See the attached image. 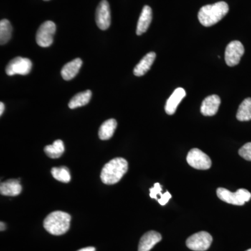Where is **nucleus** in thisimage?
<instances>
[{"label": "nucleus", "mask_w": 251, "mask_h": 251, "mask_svg": "<svg viewBox=\"0 0 251 251\" xmlns=\"http://www.w3.org/2000/svg\"><path fill=\"white\" fill-rule=\"evenodd\" d=\"M228 11V4L225 1L206 5L200 9L198 20L204 27H211L221 21Z\"/></svg>", "instance_id": "nucleus-1"}, {"label": "nucleus", "mask_w": 251, "mask_h": 251, "mask_svg": "<svg viewBox=\"0 0 251 251\" xmlns=\"http://www.w3.org/2000/svg\"><path fill=\"white\" fill-rule=\"evenodd\" d=\"M128 162L123 158H115L104 166L100 179L105 184H117L128 171Z\"/></svg>", "instance_id": "nucleus-2"}, {"label": "nucleus", "mask_w": 251, "mask_h": 251, "mask_svg": "<svg viewBox=\"0 0 251 251\" xmlns=\"http://www.w3.org/2000/svg\"><path fill=\"white\" fill-rule=\"evenodd\" d=\"M71 220L72 217L67 213L61 211H53L44 220V227L52 235H62L70 228Z\"/></svg>", "instance_id": "nucleus-3"}, {"label": "nucleus", "mask_w": 251, "mask_h": 251, "mask_svg": "<svg viewBox=\"0 0 251 251\" xmlns=\"http://www.w3.org/2000/svg\"><path fill=\"white\" fill-rule=\"evenodd\" d=\"M220 200L228 204L242 206L249 202L251 198V193L247 189L240 188L237 192L232 193L224 188H219L216 191Z\"/></svg>", "instance_id": "nucleus-4"}, {"label": "nucleus", "mask_w": 251, "mask_h": 251, "mask_svg": "<svg viewBox=\"0 0 251 251\" xmlns=\"http://www.w3.org/2000/svg\"><path fill=\"white\" fill-rule=\"evenodd\" d=\"M55 32L56 25L52 21H48L43 23L36 33V41L38 45L43 48L52 45Z\"/></svg>", "instance_id": "nucleus-5"}, {"label": "nucleus", "mask_w": 251, "mask_h": 251, "mask_svg": "<svg viewBox=\"0 0 251 251\" xmlns=\"http://www.w3.org/2000/svg\"><path fill=\"white\" fill-rule=\"evenodd\" d=\"M212 240L210 234L202 231L188 237L186 240V246L191 250L205 251L210 247Z\"/></svg>", "instance_id": "nucleus-6"}, {"label": "nucleus", "mask_w": 251, "mask_h": 251, "mask_svg": "<svg viewBox=\"0 0 251 251\" xmlns=\"http://www.w3.org/2000/svg\"><path fill=\"white\" fill-rule=\"evenodd\" d=\"M188 165L198 170H208L211 168L210 158L199 149H192L186 157Z\"/></svg>", "instance_id": "nucleus-7"}, {"label": "nucleus", "mask_w": 251, "mask_h": 251, "mask_svg": "<svg viewBox=\"0 0 251 251\" xmlns=\"http://www.w3.org/2000/svg\"><path fill=\"white\" fill-rule=\"evenodd\" d=\"M32 67L30 59L18 57L13 59L6 68V73L9 76L14 75H25L29 74Z\"/></svg>", "instance_id": "nucleus-8"}, {"label": "nucleus", "mask_w": 251, "mask_h": 251, "mask_svg": "<svg viewBox=\"0 0 251 251\" xmlns=\"http://www.w3.org/2000/svg\"><path fill=\"white\" fill-rule=\"evenodd\" d=\"M245 50L240 41H233L227 46L225 52V60L229 67H234L239 64L244 55Z\"/></svg>", "instance_id": "nucleus-9"}, {"label": "nucleus", "mask_w": 251, "mask_h": 251, "mask_svg": "<svg viewBox=\"0 0 251 251\" xmlns=\"http://www.w3.org/2000/svg\"><path fill=\"white\" fill-rule=\"evenodd\" d=\"M96 23L99 29L102 30H106L110 26L111 16L110 5L106 0H102L99 3L96 12Z\"/></svg>", "instance_id": "nucleus-10"}, {"label": "nucleus", "mask_w": 251, "mask_h": 251, "mask_svg": "<svg viewBox=\"0 0 251 251\" xmlns=\"http://www.w3.org/2000/svg\"><path fill=\"white\" fill-rule=\"evenodd\" d=\"M221 99L218 95L209 96L203 100L201 112L204 116L211 117L215 115L221 105Z\"/></svg>", "instance_id": "nucleus-11"}, {"label": "nucleus", "mask_w": 251, "mask_h": 251, "mask_svg": "<svg viewBox=\"0 0 251 251\" xmlns=\"http://www.w3.org/2000/svg\"><path fill=\"white\" fill-rule=\"evenodd\" d=\"M161 234L156 231H150L144 234L140 239L138 251H150L153 247L161 242Z\"/></svg>", "instance_id": "nucleus-12"}, {"label": "nucleus", "mask_w": 251, "mask_h": 251, "mask_svg": "<svg viewBox=\"0 0 251 251\" xmlns=\"http://www.w3.org/2000/svg\"><path fill=\"white\" fill-rule=\"evenodd\" d=\"M186 91L184 89L181 87L176 89L167 100L166 107H165L166 113L169 115H174L178 105L186 97Z\"/></svg>", "instance_id": "nucleus-13"}, {"label": "nucleus", "mask_w": 251, "mask_h": 251, "mask_svg": "<svg viewBox=\"0 0 251 251\" xmlns=\"http://www.w3.org/2000/svg\"><path fill=\"white\" fill-rule=\"evenodd\" d=\"M152 21V11L151 7L145 6L140 14L138 25H137V35L140 36L146 32Z\"/></svg>", "instance_id": "nucleus-14"}, {"label": "nucleus", "mask_w": 251, "mask_h": 251, "mask_svg": "<svg viewBox=\"0 0 251 251\" xmlns=\"http://www.w3.org/2000/svg\"><path fill=\"white\" fill-rule=\"evenodd\" d=\"M82 64V61L80 58L74 59L72 62L65 64L61 71V75L63 79L65 80H72L78 74Z\"/></svg>", "instance_id": "nucleus-15"}, {"label": "nucleus", "mask_w": 251, "mask_h": 251, "mask_svg": "<svg viewBox=\"0 0 251 251\" xmlns=\"http://www.w3.org/2000/svg\"><path fill=\"white\" fill-rule=\"evenodd\" d=\"M156 53L153 52L147 54L133 69V74L135 76H143L148 72L156 59Z\"/></svg>", "instance_id": "nucleus-16"}, {"label": "nucleus", "mask_w": 251, "mask_h": 251, "mask_svg": "<svg viewBox=\"0 0 251 251\" xmlns=\"http://www.w3.org/2000/svg\"><path fill=\"white\" fill-rule=\"evenodd\" d=\"M22 191L19 180L9 179L0 185V193L5 196H17Z\"/></svg>", "instance_id": "nucleus-17"}, {"label": "nucleus", "mask_w": 251, "mask_h": 251, "mask_svg": "<svg viewBox=\"0 0 251 251\" xmlns=\"http://www.w3.org/2000/svg\"><path fill=\"white\" fill-rule=\"evenodd\" d=\"M117 122L115 119H110L104 122L99 128V136L100 140L110 139L116 130Z\"/></svg>", "instance_id": "nucleus-18"}, {"label": "nucleus", "mask_w": 251, "mask_h": 251, "mask_svg": "<svg viewBox=\"0 0 251 251\" xmlns=\"http://www.w3.org/2000/svg\"><path fill=\"white\" fill-rule=\"evenodd\" d=\"M92 93L90 90H86L75 94L69 103V108L75 109L87 105L90 101Z\"/></svg>", "instance_id": "nucleus-19"}, {"label": "nucleus", "mask_w": 251, "mask_h": 251, "mask_svg": "<svg viewBox=\"0 0 251 251\" xmlns=\"http://www.w3.org/2000/svg\"><path fill=\"white\" fill-rule=\"evenodd\" d=\"M64 143L61 140H57L52 145H47L44 148V151L48 156L51 158H59L64 152Z\"/></svg>", "instance_id": "nucleus-20"}, {"label": "nucleus", "mask_w": 251, "mask_h": 251, "mask_svg": "<svg viewBox=\"0 0 251 251\" xmlns=\"http://www.w3.org/2000/svg\"><path fill=\"white\" fill-rule=\"evenodd\" d=\"M237 119L240 122L251 120V98L246 99L239 105L237 110Z\"/></svg>", "instance_id": "nucleus-21"}, {"label": "nucleus", "mask_w": 251, "mask_h": 251, "mask_svg": "<svg viewBox=\"0 0 251 251\" xmlns=\"http://www.w3.org/2000/svg\"><path fill=\"white\" fill-rule=\"evenodd\" d=\"M13 27L9 21L3 19L0 21V44L4 45L11 39Z\"/></svg>", "instance_id": "nucleus-22"}, {"label": "nucleus", "mask_w": 251, "mask_h": 251, "mask_svg": "<svg viewBox=\"0 0 251 251\" xmlns=\"http://www.w3.org/2000/svg\"><path fill=\"white\" fill-rule=\"evenodd\" d=\"M52 176L63 183H69L71 181V174L69 168L67 167H59V168H53L51 171Z\"/></svg>", "instance_id": "nucleus-23"}, {"label": "nucleus", "mask_w": 251, "mask_h": 251, "mask_svg": "<svg viewBox=\"0 0 251 251\" xmlns=\"http://www.w3.org/2000/svg\"><path fill=\"white\" fill-rule=\"evenodd\" d=\"M239 154L247 161H251V143L245 144L239 150Z\"/></svg>", "instance_id": "nucleus-24"}, {"label": "nucleus", "mask_w": 251, "mask_h": 251, "mask_svg": "<svg viewBox=\"0 0 251 251\" xmlns=\"http://www.w3.org/2000/svg\"><path fill=\"white\" fill-rule=\"evenodd\" d=\"M150 197L153 199L158 200L162 195V186L159 183H156L153 188H150Z\"/></svg>", "instance_id": "nucleus-25"}, {"label": "nucleus", "mask_w": 251, "mask_h": 251, "mask_svg": "<svg viewBox=\"0 0 251 251\" xmlns=\"http://www.w3.org/2000/svg\"><path fill=\"white\" fill-rule=\"evenodd\" d=\"M172 198V196L171 193L168 192V191H166V193L162 194L160 198H158V201L159 202V204L162 206L166 205L167 203L168 202L169 200Z\"/></svg>", "instance_id": "nucleus-26"}, {"label": "nucleus", "mask_w": 251, "mask_h": 251, "mask_svg": "<svg viewBox=\"0 0 251 251\" xmlns=\"http://www.w3.org/2000/svg\"><path fill=\"white\" fill-rule=\"evenodd\" d=\"M77 251H96V249L94 247H90L84 248V249H80V250Z\"/></svg>", "instance_id": "nucleus-27"}, {"label": "nucleus", "mask_w": 251, "mask_h": 251, "mask_svg": "<svg viewBox=\"0 0 251 251\" xmlns=\"http://www.w3.org/2000/svg\"><path fill=\"white\" fill-rule=\"evenodd\" d=\"M4 104L1 102L0 103V115H2L3 112L4 111Z\"/></svg>", "instance_id": "nucleus-28"}, {"label": "nucleus", "mask_w": 251, "mask_h": 251, "mask_svg": "<svg viewBox=\"0 0 251 251\" xmlns=\"http://www.w3.org/2000/svg\"><path fill=\"white\" fill-rule=\"evenodd\" d=\"M0 226H1V231H4L5 230V229H6V225H5L4 223L1 222V224H0Z\"/></svg>", "instance_id": "nucleus-29"}, {"label": "nucleus", "mask_w": 251, "mask_h": 251, "mask_svg": "<svg viewBox=\"0 0 251 251\" xmlns=\"http://www.w3.org/2000/svg\"><path fill=\"white\" fill-rule=\"evenodd\" d=\"M246 251H251V249H249V250Z\"/></svg>", "instance_id": "nucleus-30"}, {"label": "nucleus", "mask_w": 251, "mask_h": 251, "mask_svg": "<svg viewBox=\"0 0 251 251\" xmlns=\"http://www.w3.org/2000/svg\"><path fill=\"white\" fill-rule=\"evenodd\" d=\"M44 1H49V0H44Z\"/></svg>", "instance_id": "nucleus-31"}]
</instances>
